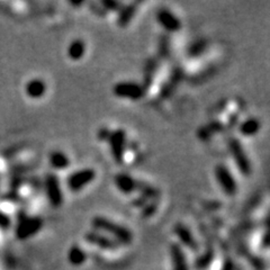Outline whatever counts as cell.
I'll list each match as a JSON object with an SVG mask.
<instances>
[{"instance_id": "30bf717a", "label": "cell", "mask_w": 270, "mask_h": 270, "mask_svg": "<svg viewBox=\"0 0 270 270\" xmlns=\"http://www.w3.org/2000/svg\"><path fill=\"white\" fill-rule=\"evenodd\" d=\"M261 128V124L260 121L258 118L255 117H250L247 118V120L243 121L240 125H239V132L241 135L246 138H251L255 137L259 133Z\"/></svg>"}, {"instance_id": "3957f363", "label": "cell", "mask_w": 270, "mask_h": 270, "mask_svg": "<svg viewBox=\"0 0 270 270\" xmlns=\"http://www.w3.org/2000/svg\"><path fill=\"white\" fill-rule=\"evenodd\" d=\"M229 150L239 171L243 176H249L252 170L251 162L240 140L237 138H231L229 140Z\"/></svg>"}, {"instance_id": "277c9868", "label": "cell", "mask_w": 270, "mask_h": 270, "mask_svg": "<svg viewBox=\"0 0 270 270\" xmlns=\"http://www.w3.org/2000/svg\"><path fill=\"white\" fill-rule=\"evenodd\" d=\"M93 225L97 230L107 232V233L114 235L118 240L123 242H127L132 237V233L126 228L113 222L112 220H108L104 218V216H96L93 220Z\"/></svg>"}, {"instance_id": "8fae6325", "label": "cell", "mask_w": 270, "mask_h": 270, "mask_svg": "<svg viewBox=\"0 0 270 270\" xmlns=\"http://www.w3.org/2000/svg\"><path fill=\"white\" fill-rule=\"evenodd\" d=\"M85 53H86V43L80 39L72 41L67 48L68 58L72 61L81 60V59L85 57Z\"/></svg>"}, {"instance_id": "9c48e42d", "label": "cell", "mask_w": 270, "mask_h": 270, "mask_svg": "<svg viewBox=\"0 0 270 270\" xmlns=\"http://www.w3.org/2000/svg\"><path fill=\"white\" fill-rule=\"evenodd\" d=\"M138 181L133 176L125 172H121L114 177V183L118 192H121L124 195H131L138 189Z\"/></svg>"}, {"instance_id": "4fadbf2b", "label": "cell", "mask_w": 270, "mask_h": 270, "mask_svg": "<svg viewBox=\"0 0 270 270\" xmlns=\"http://www.w3.org/2000/svg\"><path fill=\"white\" fill-rule=\"evenodd\" d=\"M46 93V85L41 79H33L26 85V94L32 98H41Z\"/></svg>"}, {"instance_id": "5b68a950", "label": "cell", "mask_w": 270, "mask_h": 270, "mask_svg": "<svg viewBox=\"0 0 270 270\" xmlns=\"http://www.w3.org/2000/svg\"><path fill=\"white\" fill-rule=\"evenodd\" d=\"M96 178V170L93 168H84L75 170L67 178V186L70 192L79 193L85 187L90 185Z\"/></svg>"}, {"instance_id": "7a4b0ae2", "label": "cell", "mask_w": 270, "mask_h": 270, "mask_svg": "<svg viewBox=\"0 0 270 270\" xmlns=\"http://www.w3.org/2000/svg\"><path fill=\"white\" fill-rule=\"evenodd\" d=\"M145 90L147 88L142 84L135 81H120L113 87V94L118 98L137 101L143 98Z\"/></svg>"}, {"instance_id": "9a60e30c", "label": "cell", "mask_w": 270, "mask_h": 270, "mask_svg": "<svg viewBox=\"0 0 270 270\" xmlns=\"http://www.w3.org/2000/svg\"><path fill=\"white\" fill-rule=\"evenodd\" d=\"M137 191L140 192L141 196L147 199V201H149V199H154L159 194L158 191H156L154 187L149 185V183H147V182H141V181H138Z\"/></svg>"}, {"instance_id": "52a82bcc", "label": "cell", "mask_w": 270, "mask_h": 270, "mask_svg": "<svg viewBox=\"0 0 270 270\" xmlns=\"http://www.w3.org/2000/svg\"><path fill=\"white\" fill-rule=\"evenodd\" d=\"M45 191L48 202L53 207H60L63 204L64 196L61 189L59 177L54 174L47 175L45 178Z\"/></svg>"}, {"instance_id": "2e32d148", "label": "cell", "mask_w": 270, "mask_h": 270, "mask_svg": "<svg viewBox=\"0 0 270 270\" xmlns=\"http://www.w3.org/2000/svg\"><path fill=\"white\" fill-rule=\"evenodd\" d=\"M101 5L104 6L106 10H111V12H120V9L123 7L122 3L112 2V0H108V2H101Z\"/></svg>"}, {"instance_id": "5bb4252c", "label": "cell", "mask_w": 270, "mask_h": 270, "mask_svg": "<svg viewBox=\"0 0 270 270\" xmlns=\"http://www.w3.org/2000/svg\"><path fill=\"white\" fill-rule=\"evenodd\" d=\"M138 5H139L138 3H132V4L125 5V6H123L120 9V12H118V19H117L118 25L126 26L129 24V21L132 20L135 13H137Z\"/></svg>"}, {"instance_id": "ba28073f", "label": "cell", "mask_w": 270, "mask_h": 270, "mask_svg": "<svg viewBox=\"0 0 270 270\" xmlns=\"http://www.w3.org/2000/svg\"><path fill=\"white\" fill-rule=\"evenodd\" d=\"M156 21L168 33H177L181 30V20L168 8H161L156 13Z\"/></svg>"}, {"instance_id": "6da1fadb", "label": "cell", "mask_w": 270, "mask_h": 270, "mask_svg": "<svg viewBox=\"0 0 270 270\" xmlns=\"http://www.w3.org/2000/svg\"><path fill=\"white\" fill-rule=\"evenodd\" d=\"M107 142L110 144L111 154L117 165H122L125 158L127 148V137L123 128H117L112 131L108 135Z\"/></svg>"}, {"instance_id": "7c38bea8", "label": "cell", "mask_w": 270, "mask_h": 270, "mask_svg": "<svg viewBox=\"0 0 270 270\" xmlns=\"http://www.w3.org/2000/svg\"><path fill=\"white\" fill-rule=\"evenodd\" d=\"M50 165L53 169L56 170H64L69 168L70 159L69 156L62 152V151H53L50 154Z\"/></svg>"}, {"instance_id": "8992f818", "label": "cell", "mask_w": 270, "mask_h": 270, "mask_svg": "<svg viewBox=\"0 0 270 270\" xmlns=\"http://www.w3.org/2000/svg\"><path fill=\"white\" fill-rule=\"evenodd\" d=\"M214 174L216 181H218L219 186L225 195L234 196L237 192V182L228 167H225L224 165L216 166Z\"/></svg>"}]
</instances>
